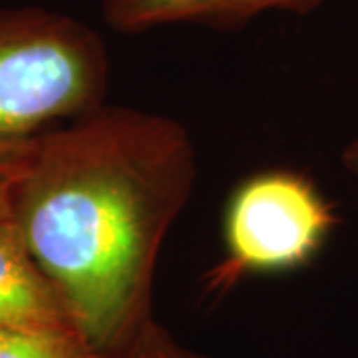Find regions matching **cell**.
I'll list each match as a JSON object with an SVG mask.
<instances>
[{"label": "cell", "instance_id": "1", "mask_svg": "<svg viewBox=\"0 0 358 358\" xmlns=\"http://www.w3.org/2000/svg\"><path fill=\"white\" fill-rule=\"evenodd\" d=\"M195 173L178 120L102 103L46 134L10 178L14 223L98 352L152 319L157 257Z\"/></svg>", "mask_w": 358, "mask_h": 358}, {"label": "cell", "instance_id": "4", "mask_svg": "<svg viewBox=\"0 0 358 358\" xmlns=\"http://www.w3.org/2000/svg\"><path fill=\"white\" fill-rule=\"evenodd\" d=\"M66 327L76 324L62 296L28 251L13 215L0 217V331Z\"/></svg>", "mask_w": 358, "mask_h": 358}, {"label": "cell", "instance_id": "6", "mask_svg": "<svg viewBox=\"0 0 358 358\" xmlns=\"http://www.w3.org/2000/svg\"><path fill=\"white\" fill-rule=\"evenodd\" d=\"M0 358H102L76 327L0 331Z\"/></svg>", "mask_w": 358, "mask_h": 358}, {"label": "cell", "instance_id": "2", "mask_svg": "<svg viewBox=\"0 0 358 358\" xmlns=\"http://www.w3.org/2000/svg\"><path fill=\"white\" fill-rule=\"evenodd\" d=\"M110 80L102 36L40 6H0V176L46 134L100 108Z\"/></svg>", "mask_w": 358, "mask_h": 358}, {"label": "cell", "instance_id": "3", "mask_svg": "<svg viewBox=\"0 0 358 358\" xmlns=\"http://www.w3.org/2000/svg\"><path fill=\"white\" fill-rule=\"evenodd\" d=\"M333 225V207L305 176L271 169L245 179L225 209V259L211 285L223 289L245 275L301 267L319 253Z\"/></svg>", "mask_w": 358, "mask_h": 358}, {"label": "cell", "instance_id": "5", "mask_svg": "<svg viewBox=\"0 0 358 358\" xmlns=\"http://www.w3.org/2000/svg\"><path fill=\"white\" fill-rule=\"evenodd\" d=\"M322 0H102L106 24L141 34L176 24H241L271 10H305Z\"/></svg>", "mask_w": 358, "mask_h": 358}, {"label": "cell", "instance_id": "7", "mask_svg": "<svg viewBox=\"0 0 358 358\" xmlns=\"http://www.w3.org/2000/svg\"><path fill=\"white\" fill-rule=\"evenodd\" d=\"M102 358H207L185 346L178 345L169 334L155 322L148 319L129 334L126 341L103 352Z\"/></svg>", "mask_w": 358, "mask_h": 358}, {"label": "cell", "instance_id": "8", "mask_svg": "<svg viewBox=\"0 0 358 358\" xmlns=\"http://www.w3.org/2000/svg\"><path fill=\"white\" fill-rule=\"evenodd\" d=\"M13 215V183L10 178L0 176V217Z\"/></svg>", "mask_w": 358, "mask_h": 358}, {"label": "cell", "instance_id": "9", "mask_svg": "<svg viewBox=\"0 0 358 358\" xmlns=\"http://www.w3.org/2000/svg\"><path fill=\"white\" fill-rule=\"evenodd\" d=\"M343 164H345V169L348 173L358 178V138L352 143H348V148L343 154Z\"/></svg>", "mask_w": 358, "mask_h": 358}]
</instances>
